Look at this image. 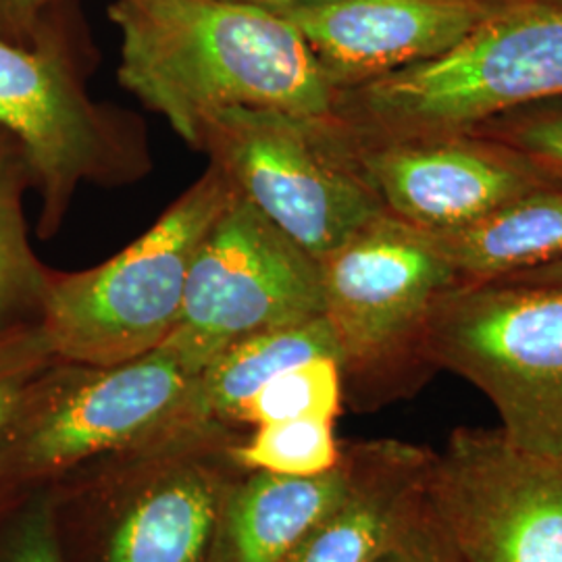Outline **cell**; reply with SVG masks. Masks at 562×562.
<instances>
[{"mask_svg":"<svg viewBox=\"0 0 562 562\" xmlns=\"http://www.w3.org/2000/svg\"><path fill=\"white\" fill-rule=\"evenodd\" d=\"M55 359L41 323H20L0 329V427L25 385Z\"/></svg>","mask_w":562,"mask_h":562,"instance_id":"603a6c76","label":"cell"},{"mask_svg":"<svg viewBox=\"0 0 562 562\" xmlns=\"http://www.w3.org/2000/svg\"><path fill=\"white\" fill-rule=\"evenodd\" d=\"M194 148L317 261L383 211L331 115L223 109L202 121Z\"/></svg>","mask_w":562,"mask_h":562,"instance_id":"ba28073f","label":"cell"},{"mask_svg":"<svg viewBox=\"0 0 562 562\" xmlns=\"http://www.w3.org/2000/svg\"><path fill=\"white\" fill-rule=\"evenodd\" d=\"M348 461L315 477L248 471L227 494L213 562H285L340 501Z\"/></svg>","mask_w":562,"mask_h":562,"instance_id":"9a60e30c","label":"cell"},{"mask_svg":"<svg viewBox=\"0 0 562 562\" xmlns=\"http://www.w3.org/2000/svg\"><path fill=\"white\" fill-rule=\"evenodd\" d=\"M319 269L344 404L373 413L415 394L434 373L425 359L434 306L461 281L429 234L383 209Z\"/></svg>","mask_w":562,"mask_h":562,"instance_id":"277c9868","label":"cell"},{"mask_svg":"<svg viewBox=\"0 0 562 562\" xmlns=\"http://www.w3.org/2000/svg\"><path fill=\"white\" fill-rule=\"evenodd\" d=\"M196 375L167 348L111 367L55 359L0 427V492L57 482L199 413Z\"/></svg>","mask_w":562,"mask_h":562,"instance_id":"8992f818","label":"cell"},{"mask_svg":"<svg viewBox=\"0 0 562 562\" xmlns=\"http://www.w3.org/2000/svg\"><path fill=\"white\" fill-rule=\"evenodd\" d=\"M334 423L323 419L265 423L234 443L232 454L246 471H267L283 477H315L341 461V442Z\"/></svg>","mask_w":562,"mask_h":562,"instance_id":"ffe728a7","label":"cell"},{"mask_svg":"<svg viewBox=\"0 0 562 562\" xmlns=\"http://www.w3.org/2000/svg\"><path fill=\"white\" fill-rule=\"evenodd\" d=\"M425 359L482 390L510 442L562 459V285L459 281L434 306Z\"/></svg>","mask_w":562,"mask_h":562,"instance_id":"52a82bcc","label":"cell"},{"mask_svg":"<svg viewBox=\"0 0 562 562\" xmlns=\"http://www.w3.org/2000/svg\"><path fill=\"white\" fill-rule=\"evenodd\" d=\"M373 562H462V559L425 494L419 508Z\"/></svg>","mask_w":562,"mask_h":562,"instance_id":"cb8c5ba5","label":"cell"},{"mask_svg":"<svg viewBox=\"0 0 562 562\" xmlns=\"http://www.w3.org/2000/svg\"><path fill=\"white\" fill-rule=\"evenodd\" d=\"M506 0H336L283 15L292 21L334 94L436 59Z\"/></svg>","mask_w":562,"mask_h":562,"instance_id":"4fadbf2b","label":"cell"},{"mask_svg":"<svg viewBox=\"0 0 562 562\" xmlns=\"http://www.w3.org/2000/svg\"><path fill=\"white\" fill-rule=\"evenodd\" d=\"M209 165L144 236L99 267L50 273L41 327L60 361L111 367L161 348L180 322L190 265L234 199Z\"/></svg>","mask_w":562,"mask_h":562,"instance_id":"5b68a950","label":"cell"},{"mask_svg":"<svg viewBox=\"0 0 562 562\" xmlns=\"http://www.w3.org/2000/svg\"><path fill=\"white\" fill-rule=\"evenodd\" d=\"M117 76L194 148L209 115L246 106L327 117L334 88L301 30L234 0H115Z\"/></svg>","mask_w":562,"mask_h":562,"instance_id":"6da1fadb","label":"cell"},{"mask_svg":"<svg viewBox=\"0 0 562 562\" xmlns=\"http://www.w3.org/2000/svg\"><path fill=\"white\" fill-rule=\"evenodd\" d=\"M562 101V7L506 2L454 48L334 94L359 144L467 134L504 113Z\"/></svg>","mask_w":562,"mask_h":562,"instance_id":"3957f363","label":"cell"},{"mask_svg":"<svg viewBox=\"0 0 562 562\" xmlns=\"http://www.w3.org/2000/svg\"><path fill=\"white\" fill-rule=\"evenodd\" d=\"M32 173L20 144L0 134V329L41 323L42 301L50 280L27 240L23 188Z\"/></svg>","mask_w":562,"mask_h":562,"instance_id":"ac0fdd59","label":"cell"},{"mask_svg":"<svg viewBox=\"0 0 562 562\" xmlns=\"http://www.w3.org/2000/svg\"><path fill=\"white\" fill-rule=\"evenodd\" d=\"M234 2L250 4V7H257L262 11L276 13V15H288V13H294V11H301V9L327 4V2H336V0H234Z\"/></svg>","mask_w":562,"mask_h":562,"instance_id":"4316f807","label":"cell"},{"mask_svg":"<svg viewBox=\"0 0 562 562\" xmlns=\"http://www.w3.org/2000/svg\"><path fill=\"white\" fill-rule=\"evenodd\" d=\"M322 357L338 361V344L325 315L248 336L225 348L196 375V408L202 417L236 425L238 406L265 383Z\"/></svg>","mask_w":562,"mask_h":562,"instance_id":"e0dca14e","label":"cell"},{"mask_svg":"<svg viewBox=\"0 0 562 562\" xmlns=\"http://www.w3.org/2000/svg\"><path fill=\"white\" fill-rule=\"evenodd\" d=\"M341 411L340 362L322 357L301 362L269 380L248 401L241 402L234 423L240 427H257L296 419L336 422Z\"/></svg>","mask_w":562,"mask_h":562,"instance_id":"d6986e66","label":"cell"},{"mask_svg":"<svg viewBox=\"0 0 562 562\" xmlns=\"http://www.w3.org/2000/svg\"><path fill=\"white\" fill-rule=\"evenodd\" d=\"M471 134L498 142L562 186V101L542 102L485 121Z\"/></svg>","mask_w":562,"mask_h":562,"instance_id":"44dd1931","label":"cell"},{"mask_svg":"<svg viewBox=\"0 0 562 562\" xmlns=\"http://www.w3.org/2000/svg\"><path fill=\"white\" fill-rule=\"evenodd\" d=\"M427 496L462 562H562V459L503 429H454L434 454Z\"/></svg>","mask_w":562,"mask_h":562,"instance_id":"8fae6325","label":"cell"},{"mask_svg":"<svg viewBox=\"0 0 562 562\" xmlns=\"http://www.w3.org/2000/svg\"><path fill=\"white\" fill-rule=\"evenodd\" d=\"M461 281H496L562 259V188H542L480 222L427 232Z\"/></svg>","mask_w":562,"mask_h":562,"instance_id":"2e32d148","label":"cell"},{"mask_svg":"<svg viewBox=\"0 0 562 562\" xmlns=\"http://www.w3.org/2000/svg\"><path fill=\"white\" fill-rule=\"evenodd\" d=\"M0 130L20 144L42 201L41 236H53L81 183L142 178L148 153L138 125L88 97L59 27L34 41L0 36Z\"/></svg>","mask_w":562,"mask_h":562,"instance_id":"9c48e42d","label":"cell"},{"mask_svg":"<svg viewBox=\"0 0 562 562\" xmlns=\"http://www.w3.org/2000/svg\"><path fill=\"white\" fill-rule=\"evenodd\" d=\"M319 315V261L234 194L194 255L162 348L199 375L232 344Z\"/></svg>","mask_w":562,"mask_h":562,"instance_id":"30bf717a","label":"cell"},{"mask_svg":"<svg viewBox=\"0 0 562 562\" xmlns=\"http://www.w3.org/2000/svg\"><path fill=\"white\" fill-rule=\"evenodd\" d=\"M0 562H65L53 527L50 485L0 492Z\"/></svg>","mask_w":562,"mask_h":562,"instance_id":"7402d4cb","label":"cell"},{"mask_svg":"<svg viewBox=\"0 0 562 562\" xmlns=\"http://www.w3.org/2000/svg\"><path fill=\"white\" fill-rule=\"evenodd\" d=\"M341 446L346 490L285 562H373L427 494L436 452L401 440Z\"/></svg>","mask_w":562,"mask_h":562,"instance_id":"5bb4252c","label":"cell"},{"mask_svg":"<svg viewBox=\"0 0 562 562\" xmlns=\"http://www.w3.org/2000/svg\"><path fill=\"white\" fill-rule=\"evenodd\" d=\"M57 0H0V36L32 42L42 25V11Z\"/></svg>","mask_w":562,"mask_h":562,"instance_id":"d4e9b609","label":"cell"},{"mask_svg":"<svg viewBox=\"0 0 562 562\" xmlns=\"http://www.w3.org/2000/svg\"><path fill=\"white\" fill-rule=\"evenodd\" d=\"M244 427L190 413L50 483L65 562H213L223 504L248 473Z\"/></svg>","mask_w":562,"mask_h":562,"instance_id":"7a4b0ae2","label":"cell"},{"mask_svg":"<svg viewBox=\"0 0 562 562\" xmlns=\"http://www.w3.org/2000/svg\"><path fill=\"white\" fill-rule=\"evenodd\" d=\"M346 140L383 209L423 232L459 229L557 186L515 150L471 132L373 144Z\"/></svg>","mask_w":562,"mask_h":562,"instance_id":"7c38bea8","label":"cell"},{"mask_svg":"<svg viewBox=\"0 0 562 562\" xmlns=\"http://www.w3.org/2000/svg\"><path fill=\"white\" fill-rule=\"evenodd\" d=\"M506 2H536V4H552V7H562V0H506Z\"/></svg>","mask_w":562,"mask_h":562,"instance_id":"83f0119b","label":"cell"},{"mask_svg":"<svg viewBox=\"0 0 562 562\" xmlns=\"http://www.w3.org/2000/svg\"><path fill=\"white\" fill-rule=\"evenodd\" d=\"M496 281H515V283H533V285H562V259Z\"/></svg>","mask_w":562,"mask_h":562,"instance_id":"484cf974","label":"cell"}]
</instances>
